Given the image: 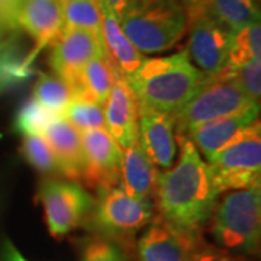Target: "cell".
I'll list each match as a JSON object with an SVG mask.
<instances>
[{"mask_svg": "<svg viewBox=\"0 0 261 261\" xmlns=\"http://www.w3.org/2000/svg\"><path fill=\"white\" fill-rule=\"evenodd\" d=\"M100 2H102V0H97V3H100Z\"/></svg>", "mask_w": 261, "mask_h": 261, "instance_id": "obj_36", "label": "cell"}, {"mask_svg": "<svg viewBox=\"0 0 261 261\" xmlns=\"http://www.w3.org/2000/svg\"><path fill=\"white\" fill-rule=\"evenodd\" d=\"M84 152L82 181L89 189L100 193L121 183L122 149L106 129L80 132Z\"/></svg>", "mask_w": 261, "mask_h": 261, "instance_id": "obj_10", "label": "cell"}, {"mask_svg": "<svg viewBox=\"0 0 261 261\" xmlns=\"http://www.w3.org/2000/svg\"><path fill=\"white\" fill-rule=\"evenodd\" d=\"M51 47L49 65L53 73L70 84L73 90L84 65L94 57L105 54L102 39L83 29L64 28Z\"/></svg>", "mask_w": 261, "mask_h": 261, "instance_id": "obj_12", "label": "cell"}, {"mask_svg": "<svg viewBox=\"0 0 261 261\" xmlns=\"http://www.w3.org/2000/svg\"><path fill=\"white\" fill-rule=\"evenodd\" d=\"M3 41H2V31H0V44H2Z\"/></svg>", "mask_w": 261, "mask_h": 261, "instance_id": "obj_35", "label": "cell"}, {"mask_svg": "<svg viewBox=\"0 0 261 261\" xmlns=\"http://www.w3.org/2000/svg\"><path fill=\"white\" fill-rule=\"evenodd\" d=\"M16 25L35 42V49L27 57L32 64L39 51L56 42L64 31L63 0H19Z\"/></svg>", "mask_w": 261, "mask_h": 261, "instance_id": "obj_13", "label": "cell"}, {"mask_svg": "<svg viewBox=\"0 0 261 261\" xmlns=\"http://www.w3.org/2000/svg\"><path fill=\"white\" fill-rule=\"evenodd\" d=\"M32 64L10 42L0 44V93L32 75Z\"/></svg>", "mask_w": 261, "mask_h": 261, "instance_id": "obj_25", "label": "cell"}, {"mask_svg": "<svg viewBox=\"0 0 261 261\" xmlns=\"http://www.w3.org/2000/svg\"><path fill=\"white\" fill-rule=\"evenodd\" d=\"M22 154L38 171L44 174H60L56 155L42 135H23Z\"/></svg>", "mask_w": 261, "mask_h": 261, "instance_id": "obj_27", "label": "cell"}, {"mask_svg": "<svg viewBox=\"0 0 261 261\" xmlns=\"http://www.w3.org/2000/svg\"><path fill=\"white\" fill-rule=\"evenodd\" d=\"M155 218L157 211L152 199H132L121 186H115L97 193L84 225L96 237L121 244L130 252L137 233Z\"/></svg>", "mask_w": 261, "mask_h": 261, "instance_id": "obj_5", "label": "cell"}, {"mask_svg": "<svg viewBox=\"0 0 261 261\" xmlns=\"http://www.w3.org/2000/svg\"><path fill=\"white\" fill-rule=\"evenodd\" d=\"M129 254L121 244L94 235L84 243L80 261H128Z\"/></svg>", "mask_w": 261, "mask_h": 261, "instance_id": "obj_29", "label": "cell"}, {"mask_svg": "<svg viewBox=\"0 0 261 261\" xmlns=\"http://www.w3.org/2000/svg\"><path fill=\"white\" fill-rule=\"evenodd\" d=\"M118 75L119 74L105 54L94 57L84 65L79 83L75 86L74 97H82L105 106Z\"/></svg>", "mask_w": 261, "mask_h": 261, "instance_id": "obj_21", "label": "cell"}, {"mask_svg": "<svg viewBox=\"0 0 261 261\" xmlns=\"http://www.w3.org/2000/svg\"><path fill=\"white\" fill-rule=\"evenodd\" d=\"M54 113L48 112L32 97L20 106L15 118V129L22 135H42L44 129L57 119Z\"/></svg>", "mask_w": 261, "mask_h": 261, "instance_id": "obj_28", "label": "cell"}, {"mask_svg": "<svg viewBox=\"0 0 261 261\" xmlns=\"http://www.w3.org/2000/svg\"><path fill=\"white\" fill-rule=\"evenodd\" d=\"M216 79V77H215ZM224 80H232L244 93L251 100L260 103L261 97V60L255 58L247 64L235 68L232 73L225 77Z\"/></svg>", "mask_w": 261, "mask_h": 261, "instance_id": "obj_30", "label": "cell"}, {"mask_svg": "<svg viewBox=\"0 0 261 261\" xmlns=\"http://www.w3.org/2000/svg\"><path fill=\"white\" fill-rule=\"evenodd\" d=\"M190 9L205 13L231 34L254 22H260V8L257 0H203Z\"/></svg>", "mask_w": 261, "mask_h": 261, "instance_id": "obj_20", "label": "cell"}, {"mask_svg": "<svg viewBox=\"0 0 261 261\" xmlns=\"http://www.w3.org/2000/svg\"><path fill=\"white\" fill-rule=\"evenodd\" d=\"M189 29L187 56L207 75L221 71L228 58L232 34L199 10H185Z\"/></svg>", "mask_w": 261, "mask_h": 261, "instance_id": "obj_9", "label": "cell"}, {"mask_svg": "<svg viewBox=\"0 0 261 261\" xmlns=\"http://www.w3.org/2000/svg\"><path fill=\"white\" fill-rule=\"evenodd\" d=\"M63 118L79 132L89 129H106L103 106L92 100L74 97L63 113Z\"/></svg>", "mask_w": 261, "mask_h": 261, "instance_id": "obj_26", "label": "cell"}, {"mask_svg": "<svg viewBox=\"0 0 261 261\" xmlns=\"http://www.w3.org/2000/svg\"><path fill=\"white\" fill-rule=\"evenodd\" d=\"M200 2H203V0H181V3H183V8H185V10L190 9V8L196 6V5H199Z\"/></svg>", "mask_w": 261, "mask_h": 261, "instance_id": "obj_34", "label": "cell"}, {"mask_svg": "<svg viewBox=\"0 0 261 261\" xmlns=\"http://www.w3.org/2000/svg\"><path fill=\"white\" fill-rule=\"evenodd\" d=\"M37 197L54 238H63L84 224L94 203L93 196L73 180L47 178L38 187Z\"/></svg>", "mask_w": 261, "mask_h": 261, "instance_id": "obj_8", "label": "cell"}, {"mask_svg": "<svg viewBox=\"0 0 261 261\" xmlns=\"http://www.w3.org/2000/svg\"><path fill=\"white\" fill-rule=\"evenodd\" d=\"M102 2L109 8V10L116 16V19L121 22L123 10H125V8H126V5H128L129 0H102Z\"/></svg>", "mask_w": 261, "mask_h": 261, "instance_id": "obj_33", "label": "cell"}, {"mask_svg": "<svg viewBox=\"0 0 261 261\" xmlns=\"http://www.w3.org/2000/svg\"><path fill=\"white\" fill-rule=\"evenodd\" d=\"M192 261H247L243 255L231 254L224 248H219L216 245H209L203 243L200 248L196 251Z\"/></svg>", "mask_w": 261, "mask_h": 261, "instance_id": "obj_31", "label": "cell"}, {"mask_svg": "<svg viewBox=\"0 0 261 261\" xmlns=\"http://www.w3.org/2000/svg\"><path fill=\"white\" fill-rule=\"evenodd\" d=\"M203 243L202 232L177 228L157 215L137 243V258L138 261H192Z\"/></svg>", "mask_w": 261, "mask_h": 261, "instance_id": "obj_11", "label": "cell"}, {"mask_svg": "<svg viewBox=\"0 0 261 261\" xmlns=\"http://www.w3.org/2000/svg\"><path fill=\"white\" fill-rule=\"evenodd\" d=\"M121 27L142 54H157L173 48L187 28L181 0H129Z\"/></svg>", "mask_w": 261, "mask_h": 261, "instance_id": "obj_4", "label": "cell"}, {"mask_svg": "<svg viewBox=\"0 0 261 261\" xmlns=\"http://www.w3.org/2000/svg\"><path fill=\"white\" fill-rule=\"evenodd\" d=\"M177 163L160 174L154 205L161 219L177 228L202 232L209 224L219 192L215 187L209 164L193 142L177 135Z\"/></svg>", "mask_w": 261, "mask_h": 261, "instance_id": "obj_1", "label": "cell"}, {"mask_svg": "<svg viewBox=\"0 0 261 261\" xmlns=\"http://www.w3.org/2000/svg\"><path fill=\"white\" fill-rule=\"evenodd\" d=\"M56 155L60 174L79 181L84 170V152L80 132L64 118H57L42 132Z\"/></svg>", "mask_w": 261, "mask_h": 261, "instance_id": "obj_18", "label": "cell"}, {"mask_svg": "<svg viewBox=\"0 0 261 261\" xmlns=\"http://www.w3.org/2000/svg\"><path fill=\"white\" fill-rule=\"evenodd\" d=\"M0 261H29L23 257V254L19 251L15 247V244L10 240H5L2 244V250H0Z\"/></svg>", "mask_w": 261, "mask_h": 261, "instance_id": "obj_32", "label": "cell"}, {"mask_svg": "<svg viewBox=\"0 0 261 261\" xmlns=\"http://www.w3.org/2000/svg\"><path fill=\"white\" fill-rule=\"evenodd\" d=\"M173 116L138 103V137L149 160L160 168L174 164L178 145Z\"/></svg>", "mask_w": 261, "mask_h": 261, "instance_id": "obj_14", "label": "cell"}, {"mask_svg": "<svg viewBox=\"0 0 261 261\" xmlns=\"http://www.w3.org/2000/svg\"><path fill=\"white\" fill-rule=\"evenodd\" d=\"M209 168L219 195L260 185L261 128L257 119L225 148L209 160Z\"/></svg>", "mask_w": 261, "mask_h": 261, "instance_id": "obj_6", "label": "cell"}, {"mask_svg": "<svg viewBox=\"0 0 261 261\" xmlns=\"http://www.w3.org/2000/svg\"><path fill=\"white\" fill-rule=\"evenodd\" d=\"M32 99L48 112L63 118L67 106L74 99V90L56 74H39L34 87Z\"/></svg>", "mask_w": 261, "mask_h": 261, "instance_id": "obj_23", "label": "cell"}, {"mask_svg": "<svg viewBox=\"0 0 261 261\" xmlns=\"http://www.w3.org/2000/svg\"><path fill=\"white\" fill-rule=\"evenodd\" d=\"M103 113L106 130L122 151L138 140V100L121 75L113 82Z\"/></svg>", "mask_w": 261, "mask_h": 261, "instance_id": "obj_15", "label": "cell"}, {"mask_svg": "<svg viewBox=\"0 0 261 261\" xmlns=\"http://www.w3.org/2000/svg\"><path fill=\"white\" fill-rule=\"evenodd\" d=\"M102 10V42L105 56L111 61L116 73L128 83L138 71L145 57L130 39L126 37L121 27V22L116 19L109 8L100 2Z\"/></svg>", "mask_w": 261, "mask_h": 261, "instance_id": "obj_16", "label": "cell"}, {"mask_svg": "<svg viewBox=\"0 0 261 261\" xmlns=\"http://www.w3.org/2000/svg\"><path fill=\"white\" fill-rule=\"evenodd\" d=\"M261 53V23L254 22L245 28L232 34L231 47L228 53L226 63L218 74L212 75L216 79H225L235 68L247 64L248 61L260 58Z\"/></svg>", "mask_w": 261, "mask_h": 261, "instance_id": "obj_22", "label": "cell"}, {"mask_svg": "<svg viewBox=\"0 0 261 261\" xmlns=\"http://www.w3.org/2000/svg\"><path fill=\"white\" fill-rule=\"evenodd\" d=\"M248 112H260V103L251 100L232 80L211 77L203 89L173 116L174 130L177 135H186L207 122Z\"/></svg>", "mask_w": 261, "mask_h": 261, "instance_id": "obj_7", "label": "cell"}, {"mask_svg": "<svg viewBox=\"0 0 261 261\" xmlns=\"http://www.w3.org/2000/svg\"><path fill=\"white\" fill-rule=\"evenodd\" d=\"M157 166L149 160L140 137L130 147L122 151L121 183L126 195L137 200H151L159 181Z\"/></svg>", "mask_w": 261, "mask_h": 261, "instance_id": "obj_17", "label": "cell"}, {"mask_svg": "<svg viewBox=\"0 0 261 261\" xmlns=\"http://www.w3.org/2000/svg\"><path fill=\"white\" fill-rule=\"evenodd\" d=\"M211 235L216 247L238 255L260 251L261 185L231 190L214 207Z\"/></svg>", "mask_w": 261, "mask_h": 261, "instance_id": "obj_3", "label": "cell"}, {"mask_svg": "<svg viewBox=\"0 0 261 261\" xmlns=\"http://www.w3.org/2000/svg\"><path fill=\"white\" fill-rule=\"evenodd\" d=\"M64 28L83 29L102 39V10L97 0H63Z\"/></svg>", "mask_w": 261, "mask_h": 261, "instance_id": "obj_24", "label": "cell"}, {"mask_svg": "<svg viewBox=\"0 0 261 261\" xmlns=\"http://www.w3.org/2000/svg\"><path fill=\"white\" fill-rule=\"evenodd\" d=\"M209 80L211 75L200 71L183 49L173 56L145 58L128 84L141 106L174 116Z\"/></svg>", "mask_w": 261, "mask_h": 261, "instance_id": "obj_2", "label": "cell"}, {"mask_svg": "<svg viewBox=\"0 0 261 261\" xmlns=\"http://www.w3.org/2000/svg\"><path fill=\"white\" fill-rule=\"evenodd\" d=\"M258 113L260 112H248L215 119L192 129L185 137L192 141L200 155H203L206 161H209L221 149L225 148L241 130L257 121Z\"/></svg>", "mask_w": 261, "mask_h": 261, "instance_id": "obj_19", "label": "cell"}]
</instances>
